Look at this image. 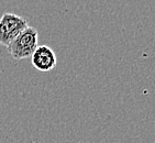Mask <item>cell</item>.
<instances>
[{
  "mask_svg": "<svg viewBox=\"0 0 155 143\" xmlns=\"http://www.w3.org/2000/svg\"><path fill=\"white\" fill-rule=\"evenodd\" d=\"M38 41H39V33L36 29L28 27L8 45L7 48L13 60L21 61L32 56V54L39 46Z\"/></svg>",
  "mask_w": 155,
  "mask_h": 143,
  "instance_id": "cell-1",
  "label": "cell"
},
{
  "mask_svg": "<svg viewBox=\"0 0 155 143\" xmlns=\"http://www.w3.org/2000/svg\"><path fill=\"white\" fill-rule=\"evenodd\" d=\"M28 27V20L23 17L5 12L0 18V44L8 48V45Z\"/></svg>",
  "mask_w": 155,
  "mask_h": 143,
  "instance_id": "cell-2",
  "label": "cell"
},
{
  "mask_svg": "<svg viewBox=\"0 0 155 143\" xmlns=\"http://www.w3.org/2000/svg\"><path fill=\"white\" fill-rule=\"evenodd\" d=\"M30 58L32 65L38 71L44 72V73L53 71L57 64L56 55L53 50L48 45L38 46Z\"/></svg>",
  "mask_w": 155,
  "mask_h": 143,
  "instance_id": "cell-3",
  "label": "cell"
}]
</instances>
